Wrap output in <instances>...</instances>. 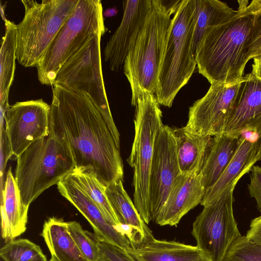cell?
<instances>
[{
    "label": "cell",
    "mask_w": 261,
    "mask_h": 261,
    "mask_svg": "<svg viewBox=\"0 0 261 261\" xmlns=\"http://www.w3.org/2000/svg\"><path fill=\"white\" fill-rule=\"evenodd\" d=\"M52 86L49 135L69 152L74 169L95 174L106 187L123 180V166L113 136L86 95Z\"/></svg>",
    "instance_id": "cell-1"
},
{
    "label": "cell",
    "mask_w": 261,
    "mask_h": 261,
    "mask_svg": "<svg viewBox=\"0 0 261 261\" xmlns=\"http://www.w3.org/2000/svg\"><path fill=\"white\" fill-rule=\"evenodd\" d=\"M256 18L238 9L230 20L206 29L196 61L199 72L211 84L231 83L243 76Z\"/></svg>",
    "instance_id": "cell-2"
},
{
    "label": "cell",
    "mask_w": 261,
    "mask_h": 261,
    "mask_svg": "<svg viewBox=\"0 0 261 261\" xmlns=\"http://www.w3.org/2000/svg\"><path fill=\"white\" fill-rule=\"evenodd\" d=\"M171 14L161 0H152L151 9L136 42L123 66L135 106L144 92L155 94L160 68L171 24Z\"/></svg>",
    "instance_id": "cell-3"
},
{
    "label": "cell",
    "mask_w": 261,
    "mask_h": 261,
    "mask_svg": "<svg viewBox=\"0 0 261 261\" xmlns=\"http://www.w3.org/2000/svg\"><path fill=\"white\" fill-rule=\"evenodd\" d=\"M196 15V0H182L171 19L155 93L160 105L171 107L195 70L192 40Z\"/></svg>",
    "instance_id": "cell-4"
},
{
    "label": "cell",
    "mask_w": 261,
    "mask_h": 261,
    "mask_svg": "<svg viewBox=\"0 0 261 261\" xmlns=\"http://www.w3.org/2000/svg\"><path fill=\"white\" fill-rule=\"evenodd\" d=\"M79 0H22L24 15L16 24V59L36 67Z\"/></svg>",
    "instance_id": "cell-5"
},
{
    "label": "cell",
    "mask_w": 261,
    "mask_h": 261,
    "mask_svg": "<svg viewBox=\"0 0 261 261\" xmlns=\"http://www.w3.org/2000/svg\"><path fill=\"white\" fill-rule=\"evenodd\" d=\"M16 160L15 178L22 203L29 207L75 168L69 151L50 135L33 143Z\"/></svg>",
    "instance_id": "cell-6"
},
{
    "label": "cell",
    "mask_w": 261,
    "mask_h": 261,
    "mask_svg": "<svg viewBox=\"0 0 261 261\" xmlns=\"http://www.w3.org/2000/svg\"><path fill=\"white\" fill-rule=\"evenodd\" d=\"M106 31L101 1L79 0L36 67L39 82L52 86L62 65L93 37Z\"/></svg>",
    "instance_id": "cell-7"
},
{
    "label": "cell",
    "mask_w": 261,
    "mask_h": 261,
    "mask_svg": "<svg viewBox=\"0 0 261 261\" xmlns=\"http://www.w3.org/2000/svg\"><path fill=\"white\" fill-rule=\"evenodd\" d=\"M134 119L135 136L127 161L133 168L134 203L146 224L152 220L149 179L155 139L163 125L162 112L155 96L143 93L138 98Z\"/></svg>",
    "instance_id": "cell-8"
},
{
    "label": "cell",
    "mask_w": 261,
    "mask_h": 261,
    "mask_svg": "<svg viewBox=\"0 0 261 261\" xmlns=\"http://www.w3.org/2000/svg\"><path fill=\"white\" fill-rule=\"evenodd\" d=\"M103 34L93 37L62 65L53 85L87 96L101 113L120 149V134L110 111L102 75L100 40Z\"/></svg>",
    "instance_id": "cell-9"
},
{
    "label": "cell",
    "mask_w": 261,
    "mask_h": 261,
    "mask_svg": "<svg viewBox=\"0 0 261 261\" xmlns=\"http://www.w3.org/2000/svg\"><path fill=\"white\" fill-rule=\"evenodd\" d=\"M233 192L204 206L193 223L196 246L209 261H224L233 243L241 236L233 215Z\"/></svg>",
    "instance_id": "cell-10"
},
{
    "label": "cell",
    "mask_w": 261,
    "mask_h": 261,
    "mask_svg": "<svg viewBox=\"0 0 261 261\" xmlns=\"http://www.w3.org/2000/svg\"><path fill=\"white\" fill-rule=\"evenodd\" d=\"M50 106L42 99L17 102L4 116L11 157L16 159L33 143L49 135Z\"/></svg>",
    "instance_id": "cell-11"
},
{
    "label": "cell",
    "mask_w": 261,
    "mask_h": 261,
    "mask_svg": "<svg viewBox=\"0 0 261 261\" xmlns=\"http://www.w3.org/2000/svg\"><path fill=\"white\" fill-rule=\"evenodd\" d=\"M244 76L228 83H216L189 108L185 127L197 134L212 137L223 133Z\"/></svg>",
    "instance_id": "cell-12"
},
{
    "label": "cell",
    "mask_w": 261,
    "mask_h": 261,
    "mask_svg": "<svg viewBox=\"0 0 261 261\" xmlns=\"http://www.w3.org/2000/svg\"><path fill=\"white\" fill-rule=\"evenodd\" d=\"M179 174L174 129L163 124L155 139L150 172L149 195L153 221Z\"/></svg>",
    "instance_id": "cell-13"
},
{
    "label": "cell",
    "mask_w": 261,
    "mask_h": 261,
    "mask_svg": "<svg viewBox=\"0 0 261 261\" xmlns=\"http://www.w3.org/2000/svg\"><path fill=\"white\" fill-rule=\"evenodd\" d=\"M152 0L123 1L121 22L103 50L105 61L113 71L120 70L134 46L151 9Z\"/></svg>",
    "instance_id": "cell-14"
},
{
    "label": "cell",
    "mask_w": 261,
    "mask_h": 261,
    "mask_svg": "<svg viewBox=\"0 0 261 261\" xmlns=\"http://www.w3.org/2000/svg\"><path fill=\"white\" fill-rule=\"evenodd\" d=\"M261 134V80L244 76L224 134L239 138L245 133Z\"/></svg>",
    "instance_id": "cell-15"
},
{
    "label": "cell",
    "mask_w": 261,
    "mask_h": 261,
    "mask_svg": "<svg viewBox=\"0 0 261 261\" xmlns=\"http://www.w3.org/2000/svg\"><path fill=\"white\" fill-rule=\"evenodd\" d=\"M57 185L61 195L84 216L93 228L94 234L100 240L125 249L131 247L127 237L108 222L98 207L69 174L63 178Z\"/></svg>",
    "instance_id": "cell-16"
},
{
    "label": "cell",
    "mask_w": 261,
    "mask_h": 261,
    "mask_svg": "<svg viewBox=\"0 0 261 261\" xmlns=\"http://www.w3.org/2000/svg\"><path fill=\"white\" fill-rule=\"evenodd\" d=\"M205 188L199 174H179L155 219L161 226H176L190 210L200 204Z\"/></svg>",
    "instance_id": "cell-17"
},
{
    "label": "cell",
    "mask_w": 261,
    "mask_h": 261,
    "mask_svg": "<svg viewBox=\"0 0 261 261\" xmlns=\"http://www.w3.org/2000/svg\"><path fill=\"white\" fill-rule=\"evenodd\" d=\"M259 161L258 137L252 139L245 134L241 136L239 146L232 159L216 182L206 190L201 204H211L223 196L233 191L239 179L249 172Z\"/></svg>",
    "instance_id": "cell-18"
},
{
    "label": "cell",
    "mask_w": 261,
    "mask_h": 261,
    "mask_svg": "<svg viewBox=\"0 0 261 261\" xmlns=\"http://www.w3.org/2000/svg\"><path fill=\"white\" fill-rule=\"evenodd\" d=\"M2 195L1 234L5 242L8 243L25 231L29 208L22 203L11 167L6 174Z\"/></svg>",
    "instance_id": "cell-19"
},
{
    "label": "cell",
    "mask_w": 261,
    "mask_h": 261,
    "mask_svg": "<svg viewBox=\"0 0 261 261\" xmlns=\"http://www.w3.org/2000/svg\"><path fill=\"white\" fill-rule=\"evenodd\" d=\"M126 250L137 261H209L196 246L154 238Z\"/></svg>",
    "instance_id": "cell-20"
},
{
    "label": "cell",
    "mask_w": 261,
    "mask_h": 261,
    "mask_svg": "<svg viewBox=\"0 0 261 261\" xmlns=\"http://www.w3.org/2000/svg\"><path fill=\"white\" fill-rule=\"evenodd\" d=\"M173 129L180 173L200 174L213 137L195 134L187 130L185 126Z\"/></svg>",
    "instance_id": "cell-21"
},
{
    "label": "cell",
    "mask_w": 261,
    "mask_h": 261,
    "mask_svg": "<svg viewBox=\"0 0 261 261\" xmlns=\"http://www.w3.org/2000/svg\"><path fill=\"white\" fill-rule=\"evenodd\" d=\"M122 181L106 186V194L121 224L125 225L133 231L140 247L154 237L125 190Z\"/></svg>",
    "instance_id": "cell-22"
},
{
    "label": "cell",
    "mask_w": 261,
    "mask_h": 261,
    "mask_svg": "<svg viewBox=\"0 0 261 261\" xmlns=\"http://www.w3.org/2000/svg\"><path fill=\"white\" fill-rule=\"evenodd\" d=\"M240 140L241 137H233L224 134L213 137L200 172L205 190L216 182L228 165L238 150Z\"/></svg>",
    "instance_id": "cell-23"
},
{
    "label": "cell",
    "mask_w": 261,
    "mask_h": 261,
    "mask_svg": "<svg viewBox=\"0 0 261 261\" xmlns=\"http://www.w3.org/2000/svg\"><path fill=\"white\" fill-rule=\"evenodd\" d=\"M41 236L56 261H88L82 254L70 234L67 222L52 217L45 221Z\"/></svg>",
    "instance_id": "cell-24"
},
{
    "label": "cell",
    "mask_w": 261,
    "mask_h": 261,
    "mask_svg": "<svg viewBox=\"0 0 261 261\" xmlns=\"http://www.w3.org/2000/svg\"><path fill=\"white\" fill-rule=\"evenodd\" d=\"M196 21L192 40L193 53L196 52L206 29L223 23L237 13L226 3L218 0H196Z\"/></svg>",
    "instance_id": "cell-25"
},
{
    "label": "cell",
    "mask_w": 261,
    "mask_h": 261,
    "mask_svg": "<svg viewBox=\"0 0 261 261\" xmlns=\"http://www.w3.org/2000/svg\"><path fill=\"white\" fill-rule=\"evenodd\" d=\"M5 35L0 51V107L6 111L9 105V93L12 84L16 59V24L9 20H4Z\"/></svg>",
    "instance_id": "cell-26"
},
{
    "label": "cell",
    "mask_w": 261,
    "mask_h": 261,
    "mask_svg": "<svg viewBox=\"0 0 261 261\" xmlns=\"http://www.w3.org/2000/svg\"><path fill=\"white\" fill-rule=\"evenodd\" d=\"M69 175L98 207L109 223L116 228L121 224L106 195V186L95 174L74 169Z\"/></svg>",
    "instance_id": "cell-27"
},
{
    "label": "cell",
    "mask_w": 261,
    "mask_h": 261,
    "mask_svg": "<svg viewBox=\"0 0 261 261\" xmlns=\"http://www.w3.org/2000/svg\"><path fill=\"white\" fill-rule=\"evenodd\" d=\"M0 255L4 261H48L40 246L25 239L8 242Z\"/></svg>",
    "instance_id": "cell-28"
},
{
    "label": "cell",
    "mask_w": 261,
    "mask_h": 261,
    "mask_svg": "<svg viewBox=\"0 0 261 261\" xmlns=\"http://www.w3.org/2000/svg\"><path fill=\"white\" fill-rule=\"evenodd\" d=\"M68 230L79 250L88 261H97L98 237L83 229L75 221L67 222Z\"/></svg>",
    "instance_id": "cell-29"
},
{
    "label": "cell",
    "mask_w": 261,
    "mask_h": 261,
    "mask_svg": "<svg viewBox=\"0 0 261 261\" xmlns=\"http://www.w3.org/2000/svg\"><path fill=\"white\" fill-rule=\"evenodd\" d=\"M224 261H261V245L241 236L232 244Z\"/></svg>",
    "instance_id": "cell-30"
},
{
    "label": "cell",
    "mask_w": 261,
    "mask_h": 261,
    "mask_svg": "<svg viewBox=\"0 0 261 261\" xmlns=\"http://www.w3.org/2000/svg\"><path fill=\"white\" fill-rule=\"evenodd\" d=\"M97 245V261H137L126 249L99 238Z\"/></svg>",
    "instance_id": "cell-31"
},
{
    "label": "cell",
    "mask_w": 261,
    "mask_h": 261,
    "mask_svg": "<svg viewBox=\"0 0 261 261\" xmlns=\"http://www.w3.org/2000/svg\"><path fill=\"white\" fill-rule=\"evenodd\" d=\"M250 195L256 201L257 208L261 211V167L253 166L251 170L250 182L248 186Z\"/></svg>",
    "instance_id": "cell-32"
},
{
    "label": "cell",
    "mask_w": 261,
    "mask_h": 261,
    "mask_svg": "<svg viewBox=\"0 0 261 261\" xmlns=\"http://www.w3.org/2000/svg\"><path fill=\"white\" fill-rule=\"evenodd\" d=\"M261 53V17L256 18L255 22L253 35L249 48V58Z\"/></svg>",
    "instance_id": "cell-33"
},
{
    "label": "cell",
    "mask_w": 261,
    "mask_h": 261,
    "mask_svg": "<svg viewBox=\"0 0 261 261\" xmlns=\"http://www.w3.org/2000/svg\"><path fill=\"white\" fill-rule=\"evenodd\" d=\"M246 237L249 240L261 245V216L251 221Z\"/></svg>",
    "instance_id": "cell-34"
},
{
    "label": "cell",
    "mask_w": 261,
    "mask_h": 261,
    "mask_svg": "<svg viewBox=\"0 0 261 261\" xmlns=\"http://www.w3.org/2000/svg\"><path fill=\"white\" fill-rule=\"evenodd\" d=\"M239 9L243 10L256 17H261V0H253L249 5L248 1H238Z\"/></svg>",
    "instance_id": "cell-35"
},
{
    "label": "cell",
    "mask_w": 261,
    "mask_h": 261,
    "mask_svg": "<svg viewBox=\"0 0 261 261\" xmlns=\"http://www.w3.org/2000/svg\"><path fill=\"white\" fill-rule=\"evenodd\" d=\"M253 63L252 65V71L250 72L253 76L261 80V53L255 56L253 58Z\"/></svg>",
    "instance_id": "cell-36"
},
{
    "label": "cell",
    "mask_w": 261,
    "mask_h": 261,
    "mask_svg": "<svg viewBox=\"0 0 261 261\" xmlns=\"http://www.w3.org/2000/svg\"><path fill=\"white\" fill-rule=\"evenodd\" d=\"M117 13V10L116 8H109L103 12V17H109L115 15Z\"/></svg>",
    "instance_id": "cell-37"
},
{
    "label": "cell",
    "mask_w": 261,
    "mask_h": 261,
    "mask_svg": "<svg viewBox=\"0 0 261 261\" xmlns=\"http://www.w3.org/2000/svg\"><path fill=\"white\" fill-rule=\"evenodd\" d=\"M259 161H261V134L258 136Z\"/></svg>",
    "instance_id": "cell-38"
},
{
    "label": "cell",
    "mask_w": 261,
    "mask_h": 261,
    "mask_svg": "<svg viewBox=\"0 0 261 261\" xmlns=\"http://www.w3.org/2000/svg\"><path fill=\"white\" fill-rule=\"evenodd\" d=\"M49 261H56V260H55L54 259H53L51 258Z\"/></svg>",
    "instance_id": "cell-39"
}]
</instances>
